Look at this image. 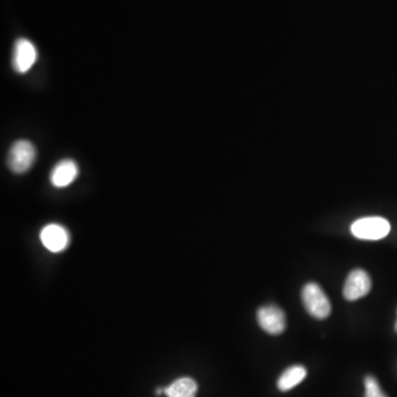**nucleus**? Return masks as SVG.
<instances>
[{"label":"nucleus","instance_id":"1","mask_svg":"<svg viewBox=\"0 0 397 397\" xmlns=\"http://www.w3.org/2000/svg\"><path fill=\"white\" fill-rule=\"evenodd\" d=\"M303 306L310 316L317 319H325L331 312V303L323 288L316 283L305 285L301 292Z\"/></svg>","mask_w":397,"mask_h":397},{"label":"nucleus","instance_id":"2","mask_svg":"<svg viewBox=\"0 0 397 397\" xmlns=\"http://www.w3.org/2000/svg\"><path fill=\"white\" fill-rule=\"evenodd\" d=\"M36 156V147L33 146V143L21 139L11 146L7 163L10 170L14 174H25L32 167Z\"/></svg>","mask_w":397,"mask_h":397},{"label":"nucleus","instance_id":"3","mask_svg":"<svg viewBox=\"0 0 397 397\" xmlns=\"http://www.w3.org/2000/svg\"><path fill=\"white\" fill-rule=\"evenodd\" d=\"M391 231L389 221L378 216L364 218L356 220L351 226L352 234L365 241H378L383 238Z\"/></svg>","mask_w":397,"mask_h":397},{"label":"nucleus","instance_id":"4","mask_svg":"<svg viewBox=\"0 0 397 397\" xmlns=\"http://www.w3.org/2000/svg\"><path fill=\"white\" fill-rule=\"evenodd\" d=\"M38 59L37 48L30 40L20 38L14 42L12 51V66L18 73H27Z\"/></svg>","mask_w":397,"mask_h":397},{"label":"nucleus","instance_id":"5","mask_svg":"<svg viewBox=\"0 0 397 397\" xmlns=\"http://www.w3.org/2000/svg\"><path fill=\"white\" fill-rule=\"evenodd\" d=\"M257 321L259 327L269 334H281L286 329V314L273 305L258 309Z\"/></svg>","mask_w":397,"mask_h":397},{"label":"nucleus","instance_id":"6","mask_svg":"<svg viewBox=\"0 0 397 397\" xmlns=\"http://www.w3.org/2000/svg\"><path fill=\"white\" fill-rule=\"evenodd\" d=\"M372 281L369 274L363 269H354L347 275L343 287V296L349 301H358L369 294Z\"/></svg>","mask_w":397,"mask_h":397},{"label":"nucleus","instance_id":"7","mask_svg":"<svg viewBox=\"0 0 397 397\" xmlns=\"http://www.w3.org/2000/svg\"><path fill=\"white\" fill-rule=\"evenodd\" d=\"M40 240L48 251L59 253L69 245V232L60 224H48L40 232Z\"/></svg>","mask_w":397,"mask_h":397},{"label":"nucleus","instance_id":"8","mask_svg":"<svg viewBox=\"0 0 397 397\" xmlns=\"http://www.w3.org/2000/svg\"><path fill=\"white\" fill-rule=\"evenodd\" d=\"M79 174L77 163L71 159L61 160L50 174V181L55 187H65L74 181Z\"/></svg>","mask_w":397,"mask_h":397},{"label":"nucleus","instance_id":"9","mask_svg":"<svg viewBox=\"0 0 397 397\" xmlns=\"http://www.w3.org/2000/svg\"><path fill=\"white\" fill-rule=\"evenodd\" d=\"M198 384L191 378H180L163 389L167 397H196Z\"/></svg>","mask_w":397,"mask_h":397},{"label":"nucleus","instance_id":"10","mask_svg":"<svg viewBox=\"0 0 397 397\" xmlns=\"http://www.w3.org/2000/svg\"><path fill=\"white\" fill-rule=\"evenodd\" d=\"M307 376L306 367L303 365H292L288 367L277 380L279 391H287L301 384Z\"/></svg>","mask_w":397,"mask_h":397},{"label":"nucleus","instance_id":"11","mask_svg":"<svg viewBox=\"0 0 397 397\" xmlns=\"http://www.w3.org/2000/svg\"><path fill=\"white\" fill-rule=\"evenodd\" d=\"M364 387H365L364 397H387L380 389L378 380L372 375H367V378H364Z\"/></svg>","mask_w":397,"mask_h":397},{"label":"nucleus","instance_id":"12","mask_svg":"<svg viewBox=\"0 0 397 397\" xmlns=\"http://www.w3.org/2000/svg\"><path fill=\"white\" fill-rule=\"evenodd\" d=\"M395 330L397 331V323H396V325H395Z\"/></svg>","mask_w":397,"mask_h":397}]
</instances>
